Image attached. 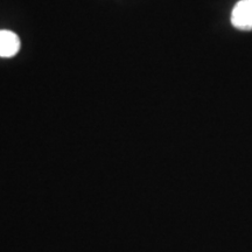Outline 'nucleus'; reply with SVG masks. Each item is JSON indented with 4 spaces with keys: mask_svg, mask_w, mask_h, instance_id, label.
<instances>
[{
    "mask_svg": "<svg viewBox=\"0 0 252 252\" xmlns=\"http://www.w3.org/2000/svg\"><path fill=\"white\" fill-rule=\"evenodd\" d=\"M231 24L242 31L252 30V0H239L231 12Z\"/></svg>",
    "mask_w": 252,
    "mask_h": 252,
    "instance_id": "nucleus-1",
    "label": "nucleus"
},
{
    "mask_svg": "<svg viewBox=\"0 0 252 252\" xmlns=\"http://www.w3.org/2000/svg\"><path fill=\"white\" fill-rule=\"evenodd\" d=\"M20 49V40L18 35L11 31H0V56L12 58Z\"/></svg>",
    "mask_w": 252,
    "mask_h": 252,
    "instance_id": "nucleus-2",
    "label": "nucleus"
}]
</instances>
